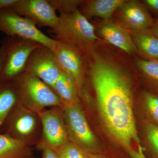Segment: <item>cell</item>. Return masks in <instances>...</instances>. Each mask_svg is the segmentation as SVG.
<instances>
[{"label":"cell","mask_w":158,"mask_h":158,"mask_svg":"<svg viewBox=\"0 0 158 158\" xmlns=\"http://www.w3.org/2000/svg\"><path fill=\"white\" fill-rule=\"evenodd\" d=\"M99 114L106 131L131 158H146L137 130L131 83L111 62L97 60L90 66Z\"/></svg>","instance_id":"1"},{"label":"cell","mask_w":158,"mask_h":158,"mask_svg":"<svg viewBox=\"0 0 158 158\" xmlns=\"http://www.w3.org/2000/svg\"><path fill=\"white\" fill-rule=\"evenodd\" d=\"M12 81L19 102L30 111L37 113L46 107H63L53 89L31 73L25 71Z\"/></svg>","instance_id":"2"},{"label":"cell","mask_w":158,"mask_h":158,"mask_svg":"<svg viewBox=\"0 0 158 158\" xmlns=\"http://www.w3.org/2000/svg\"><path fill=\"white\" fill-rule=\"evenodd\" d=\"M59 25L52 30L56 40L68 43L83 53L89 52L98 39L94 27L78 9L60 13Z\"/></svg>","instance_id":"3"},{"label":"cell","mask_w":158,"mask_h":158,"mask_svg":"<svg viewBox=\"0 0 158 158\" xmlns=\"http://www.w3.org/2000/svg\"><path fill=\"white\" fill-rule=\"evenodd\" d=\"M5 52V62L0 80L12 81L26 70L32 52L42 45L39 43L23 37H4L1 42Z\"/></svg>","instance_id":"4"},{"label":"cell","mask_w":158,"mask_h":158,"mask_svg":"<svg viewBox=\"0 0 158 158\" xmlns=\"http://www.w3.org/2000/svg\"><path fill=\"white\" fill-rule=\"evenodd\" d=\"M62 109L69 141L78 144L88 153H98L101 149L100 144L80 105L64 106Z\"/></svg>","instance_id":"5"},{"label":"cell","mask_w":158,"mask_h":158,"mask_svg":"<svg viewBox=\"0 0 158 158\" xmlns=\"http://www.w3.org/2000/svg\"><path fill=\"white\" fill-rule=\"evenodd\" d=\"M0 32L7 37L17 36L34 40L53 51L56 45L57 40L41 32L34 22L10 8L0 10Z\"/></svg>","instance_id":"6"},{"label":"cell","mask_w":158,"mask_h":158,"mask_svg":"<svg viewBox=\"0 0 158 158\" xmlns=\"http://www.w3.org/2000/svg\"><path fill=\"white\" fill-rule=\"evenodd\" d=\"M25 71L36 76L53 89L63 71L54 51L42 45L32 52Z\"/></svg>","instance_id":"7"},{"label":"cell","mask_w":158,"mask_h":158,"mask_svg":"<svg viewBox=\"0 0 158 158\" xmlns=\"http://www.w3.org/2000/svg\"><path fill=\"white\" fill-rule=\"evenodd\" d=\"M37 114L43 127V140L41 145L55 150L69 141L62 108L42 110Z\"/></svg>","instance_id":"8"},{"label":"cell","mask_w":158,"mask_h":158,"mask_svg":"<svg viewBox=\"0 0 158 158\" xmlns=\"http://www.w3.org/2000/svg\"><path fill=\"white\" fill-rule=\"evenodd\" d=\"M9 8L31 20L37 26L48 27L53 30L59 25V16L48 0H17Z\"/></svg>","instance_id":"9"},{"label":"cell","mask_w":158,"mask_h":158,"mask_svg":"<svg viewBox=\"0 0 158 158\" xmlns=\"http://www.w3.org/2000/svg\"><path fill=\"white\" fill-rule=\"evenodd\" d=\"M53 51L62 70L81 90L85 82L86 72L84 53L68 43L58 40Z\"/></svg>","instance_id":"10"},{"label":"cell","mask_w":158,"mask_h":158,"mask_svg":"<svg viewBox=\"0 0 158 158\" xmlns=\"http://www.w3.org/2000/svg\"><path fill=\"white\" fill-rule=\"evenodd\" d=\"M117 10L121 21L134 33L149 31L153 25L147 9L138 1H127Z\"/></svg>","instance_id":"11"},{"label":"cell","mask_w":158,"mask_h":158,"mask_svg":"<svg viewBox=\"0 0 158 158\" xmlns=\"http://www.w3.org/2000/svg\"><path fill=\"white\" fill-rule=\"evenodd\" d=\"M99 31L107 42L126 52L131 54L137 51L129 33L120 26L108 21L101 27Z\"/></svg>","instance_id":"12"},{"label":"cell","mask_w":158,"mask_h":158,"mask_svg":"<svg viewBox=\"0 0 158 158\" xmlns=\"http://www.w3.org/2000/svg\"><path fill=\"white\" fill-rule=\"evenodd\" d=\"M127 1L125 0H94L84 1L81 13L87 18L98 16L106 21L113 12L118 10Z\"/></svg>","instance_id":"13"},{"label":"cell","mask_w":158,"mask_h":158,"mask_svg":"<svg viewBox=\"0 0 158 158\" xmlns=\"http://www.w3.org/2000/svg\"><path fill=\"white\" fill-rule=\"evenodd\" d=\"M53 90L61 100L63 106L80 104L79 89L73 80L64 71L57 80Z\"/></svg>","instance_id":"14"},{"label":"cell","mask_w":158,"mask_h":158,"mask_svg":"<svg viewBox=\"0 0 158 158\" xmlns=\"http://www.w3.org/2000/svg\"><path fill=\"white\" fill-rule=\"evenodd\" d=\"M31 149L23 141L0 135V158H31Z\"/></svg>","instance_id":"15"},{"label":"cell","mask_w":158,"mask_h":158,"mask_svg":"<svg viewBox=\"0 0 158 158\" xmlns=\"http://www.w3.org/2000/svg\"><path fill=\"white\" fill-rule=\"evenodd\" d=\"M17 102V94L12 81L0 80V126Z\"/></svg>","instance_id":"16"},{"label":"cell","mask_w":158,"mask_h":158,"mask_svg":"<svg viewBox=\"0 0 158 158\" xmlns=\"http://www.w3.org/2000/svg\"><path fill=\"white\" fill-rule=\"evenodd\" d=\"M134 34L136 48L148 60L158 61V37L149 31Z\"/></svg>","instance_id":"17"},{"label":"cell","mask_w":158,"mask_h":158,"mask_svg":"<svg viewBox=\"0 0 158 158\" xmlns=\"http://www.w3.org/2000/svg\"><path fill=\"white\" fill-rule=\"evenodd\" d=\"M12 120L11 130L18 137H26L31 135L36 126V118L34 112L28 110H21Z\"/></svg>","instance_id":"18"},{"label":"cell","mask_w":158,"mask_h":158,"mask_svg":"<svg viewBox=\"0 0 158 158\" xmlns=\"http://www.w3.org/2000/svg\"><path fill=\"white\" fill-rule=\"evenodd\" d=\"M58 158H88V153L70 141L55 150Z\"/></svg>","instance_id":"19"},{"label":"cell","mask_w":158,"mask_h":158,"mask_svg":"<svg viewBox=\"0 0 158 158\" xmlns=\"http://www.w3.org/2000/svg\"><path fill=\"white\" fill-rule=\"evenodd\" d=\"M144 135L153 155L158 158V125L148 122L144 127Z\"/></svg>","instance_id":"20"},{"label":"cell","mask_w":158,"mask_h":158,"mask_svg":"<svg viewBox=\"0 0 158 158\" xmlns=\"http://www.w3.org/2000/svg\"><path fill=\"white\" fill-rule=\"evenodd\" d=\"M137 65L148 79L158 85V61L138 60Z\"/></svg>","instance_id":"21"},{"label":"cell","mask_w":158,"mask_h":158,"mask_svg":"<svg viewBox=\"0 0 158 158\" xmlns=\"http://www.w3.org/2000/svg\"><path fill=\"white\" fill-rule=\"evenodd\" d=\"M48 2L55 10L60 13H69L78 9L82 6L84 1L78 0H48Z\"/></svg>","instance_id":"22"},{"label":"cell","mask_w":158,"mask_h":158,"mask_svg":"<svg viewBox=\"0 0 158 158\" xmlns=\"http://www.w3.org/2000/svg\"><path fill=\"white\" fill-rule=\"evenodd\" d=\"M144 104L148 115L158 125V96L146 92L144 95Z\"/></svg>","instance_id":"23"},{"label":"cell","mask_w":158,"mask_h":158,"mask_svg":"<svg viewBox=\"0 0 158 158\" xmlns=\"http://www.w3.org/2000/svg\"><path fill=\"white\" fill-rule=\"evenodd\" d=\"M42 153L41 158H58L55 151L44 145H40Z\"/></svg>","instance_id":"24"},{"label":"cell","mask_w":158,"mask_h":158,"mask_svg":"<svg viewBox=\"0 0 158 158\" xmlns=\"http://www.w3.org/2000/svg\"><path fill=\"white\" fill-rule=\"evenodd\" d=\"M144 2L149 9L158 13V0H145Z\"/></svg>","instance_id":"25"},{"label":"cell","mask_w":158,"mask_h":158,"mask_svg":"<svg viewBox=\"0 0 158 158\" xmlns=\"http://www.w3.org/2000/svg\"><path fill=\"white\" fill-rule=\"evenodd\" d=\"M17 0H0V10L9 8L17 2Z\"/></svg>","instance_id":"26"},{"label":"cell","mask_w":158,"mask_h":158,"mask_svg":"<svg viewBox=\"0 0 158 158\" xmlns=\"http://www.w3.org/2000/svg\"><path fill=\"white\" fill-rule=\"evenodd\" d=\"M5 62V52L2 46H0V77L2 75Z\"/></svg>","instance_id":"27"},{"label":"cell","mask_w":158,"mask_h":158,"mask_svg":"<svg viewBox=\"0 0 158 158\" xmlns=\"http://www.w3.org/2000/svg\"><path fill=\"white\" fill-rule=\"evenodd\" d=\"M149 31L153 35L158 37V20L154 23L153 25Z\"/></svg>","instance_id":"28"},{"label":"cell","mask_w":158,"mask_h":158,"mask_svg":"<svg viewBox=\"0 0 158 158\" xmlns=\"http://www.w3.org/2000/svg\"><path fill=\"white\" fill-rule=\"evenodd\" d=\"M88 158H106L98 153H88Z\"/></svg>","instance_id":"29"},{"label":"cell","mask_w":158,"mask_h":158,"mask_svg":"<svg viewBox=\"0 0 158 158\" xmlns=\"http://www.w3.org/2000/svg\"></svg>","instance_id":"30"}]
</instances>
